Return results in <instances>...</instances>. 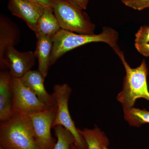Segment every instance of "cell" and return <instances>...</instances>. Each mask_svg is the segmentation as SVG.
<instances>
[{
    "label": "cell",
    "mask_w": 149,
    "mask_h": 149,
    "mask_svg": "<svg viewBox=\"0 0 149 149\" xmlns=\"http://www.w3.org/2000/svg\"><path fill=\"white\" fill-rule=\"evenodd\" d=\"M118 32L109 27L103 28L99 34H82L61 29L52 38L53 47L50 66L67 52L86 44L103 42L109 45L118 55L122 52L117 44Z\"/></svg>",
    "instance_id": "1"
},
{
    "label": "cell",
    "mask_w": 149,
    "mask_h": 149,
    "mask_svg": "<svg viewBox=\"0 0 149 149\" xmlns=\"http://www.w3.org/2000/svg\"><path fill=\"white\" fill-rule=\"evenodd\" d=\"M0 146L5 149H41L28 115L14 113L9 120L1 123Z\"/></svg>",
    "instance_id": "2"
},
{
    "label": "cell",
    "mask_w": 149,
    "mask_h": 149,
    "mask_svg": "<svg viewBox=\"0 0 149 149\" xmlns=\"http://www.w3.org/2000/svg\"><path fill=\"white\" fill-rule=\"evenodd\" d=\"M125 69L122 91L117 96V100L122 105L123 111L134 107L138 99L143 98L149 102V91L147 83L148 69L145 60L136 68H132L126 61L122 52L118 56Z\"/></svg>",
    "instance_id": "3"
},
{
    "label": "cell",
    "mask_w": 149,
    "mask_h": 149,
    "mask_svg": "<svg viewBox=\"0 0 149 149\" xmlns=\"http://www.w3.org/2000/svg\"><path fill=\"white\" fill-rule=\"evenodd\" d=\"M52 1L54 14L61 29L78 34H95V25L84 10L69 0Z\"/></svg>",
    "instance_id": "4"
},
{
    "label": "cell",
    "mask_w": 149,
    "mask_h": 149,
    "mask_svg": "<svg viewBox=\"0 0 149 149\" xmlns=\"http://www.w3.org/2000/svg\"><path fill=\"white\" fill-rule=\"evenodd\" d=\"M71 88L68 84H57L53 88L52 95L56 106V112L53 128L56 125L63 126L73 135L75 144L79 149H86L85 141L79 133L71 118L68 108V101L71 93Z\"/></svg>",
    "instance_id": "5"
},
{
    "label": "cell",
    "mask_w": 149,
    "mask_h": 149,
    "mask_svg": "<svg viewBox=\"0 0 149 149\" xmlns=\"http://www.w3.org/2000/svg\"><path fill=\"white\" fill-rule=\"evenodd\" d=\"M11 88L13 94V109L14 113L29 115L42 111L49 107L23 85L20 79L12 77Z\"/></svg>",
    "instance_id": "6"
},
{
    "label": "cell",
    "mask_w": 149,
    "mask_h": 149,
    "mask_svg": "<svg viewBox=\"0 0 149 149\" xmlns=\"http://www.w3.org/2000/svg\"><path fill=\"white\" fill-rule=\"evenodd\" d=\"M56 106L28 115L32 122L35 139L41 149H54L56 143L51 129L56 112Z\"/></svg>",
    "instance_id": "7"
},
{
    "label": "cell",
    "mask_w": 149,
    "mask_h": 149,
    "mask_svg": "<svg viewBox=\"0 0 149 149\" xmlns=\"http://www.w3.org/2000/svg\"><path fill=\"white\" fill-rule=\"evenodd\" d=\"M36 59L35 53L31 51L20 52L17 50L14 47H10L0 61L1 69H8L12 77L20 79L31 70Z\"/></svg>",
    "instance_id": "8"
},
{
    "label": "cell",
    "mask_w": 149,
    "mask_h": 149,
    "mask_svg": "<svg viewBox=\"0 0 149 149\" xmlns=\"http://www.w3.org/2000/svg\"><path fill=\"white\" fill-rule=\"evenodd\" d=\"M8 7L11 13L23 19L33 31L45 9L42 6L25 0H9Z\"/></svg>",
    "instance_id": "9"
},
{
    "label": "cell",
    "mask_w": 149,
    "mask_h": 149,
    "mask_svg": "<svg viewBox=\"0 0 149 149\" xmlns=\"http://www.w3.org/2000/svg\"><path fill=\"white\" fill-rule=\"evenodd\" d=\"M38 70H30L20 78L23 85L29 88L43 103L48 107L55 105V102L52 94L47 92L45 84V78Z\"/></svg>",
    "instance_id": "10"
},
{
    "label": "cell",
    "mask_w": 149,
    "mask_h": 149,
    "mask_svg": "<svg viewBox=\"0 0 149 149\" xmlns=\"http://www.w3.org/2000/svg\"><path fill=\"white\" fill-rule=\"evenodd\" d=\"M12 76L7 70L0 72V121L9 120L13 116V94L11 88Z\"/></svg>",
    "instance_id": "11"
},
{
    "label": "cell",
    "mask_w": 149,
    "mask_h": 149,
    "mask_svg": "<svg viewBox=\"0 0 149 149\" xmlns=\"http://www.w3.org/2000/svg\"><path fill=\"white\" fill-rule=\"evenodd\" d=\"M19 32L14 22L4 15L0 17V61L10 47H14L19 42Z\"/></svg>",
    "instance_id": "12"
},
{
    "label": "cell",
    "mask_w": 149,
    "mask_h": 149,
    "mask_svg": "<svg viewBox=\"0 0 149 149\" xmlns=\"http://www.w3.org/2000/svg\"><path fill=\"white\" fill-rule=\"evenodd\" d=\"M61 29L52 9H45L37 21L34 32L37 38L49 36L53 38Z\"/></svg>",
    "instance_id": "13"
},
{
    "label": "cell",
    "mask_w": 149,
    "mask_h": 149,
    "mask_svg": "<svg viewBox=\"0 0 149 149\" xmlns=\"http://www.w3.org/2000/svg\"><path fill=\"white\" fill-rule=\"evenodd\" d=\"M35 53L38 62V70L45 77L50 67L53 47L52 38L49 36L37 38Z\"/></svg>",
    "instance_id": "14"
},
{
    "label": "cell",
    "mask_w": 149,
    "mask_h": 149,
    "mask_svg": "<svg viewBox=\"0 0 149 149\" xmlns=\"http://www.w3.org/2000/svg\"><path fill=\"white\" fill-rule=\"evenodd\" d=\"M86 145V149H103L108 147L109 141L105 133L97 127L92 129H79Z\"/></svg>",
    "instance_id": "15"
},
{
    "label": "cell",
    "mask_w": 149,
    "mask_h": 149,
    "mask_svg": "<svg viewBox=\"0 0 149 149\" xmlns=\"http://www.w3.org/2000/svg\"><path fill=\"white\" fill-rule=\"evenodd\" d=\"M124 118L131 126L139 127L149 123V111L133 107L124 111Z\"/></svg>",
    "instance_id": "16"
},
{
    "label": "cell",
    "mask_w": 149,
    "mask_h": 149,
    "mask_svg": "<svg viewBox=\"0 0 149 149\" xmlns=\"http://www.w3.org/2000/svg\"><path fill=\"white\" fill-rule=\"evenodd\" d=\"M53 128L57 138L54 149H72L75 140L71 133L61 125H56Z\"/></svg>",
    "instance_id": "17"
},
{
    "label": "cell",
    "mask_w": 149,
    "mask_h": 149,
    "mask_svg": "<svg viewBox=\"0 0 149 149\" xmlns=\"http://www.w3.org/2000/svg\"><path fill=\"white\" fill-rule=\"evenodd\" d=\"M135 44L149 43V25L141 26L135 35Z\"/></svg>",
    "instance_id": "18"
},
{
    "label": "cell",
    "mask_w": 149,
    "mask_h": 149,
    "mask_svg": "<svg viewBox=\"0 0 149 149\" xmlns=\"http://www.w3.org/2000/svg\"><path fill=\"white\" fill-rule=\"evenodd\" d=\"M125 5L135 10H142L149 8V0H131Z\"/></svg>",
    "instance_id": "19"
},
{
    "label": "cell",
    "mask_w": 149,
    "mask_h": 149,
    "mask_svg": "<svg viewBox=\"0 0 149 149\" xmlns=\"http://www.w3.org/2000/svg\"><path fill=\"white\" fill-rule=\"evenodd\" d=\"M135 46L136 50L141 54L149 57V43L142 45L135 44Z\"/></svg>",
    "instance_id": "20"
},
{
    "label": "cell",
    "mask_w": 149,
    "mask_h": 149,
    "mask_svg": "<svg viewBox=\"0 0 149 149\" xmlns=\"http://www.w3.org/2000/svg\"><path fill=\"white\" fill-rule=\"evenodd\" d=\"M25 1L37 4L42 6L45 9H52V0H25Z\"/></svg>",
    "instance_id": "21"
},
{
    "label": "cell",
    "mask_w": 149,
    "mask_h": 149,
    "mask_svg": "<svg viewBox=\"0 0 149 149\" xmlns=\"http://www.w3.org/2000/svg\"><path fill=\"white\" fill-rule=\"evenodd\" d=\"M83 10L87 8L89 0H70Z\"/></svg>",
    "instance_id": "22"
},
{
    "label": "cell",
    "mask_w": 149,
    "mask_h": 149,
    "mask_svg": "<svg viewBox=\"0 0 149 149\" xmlns=\"http://www.w3.org/2000/svg\"><path fill=\"white\" fill-rule=\"evenodd\" d=\"M124 5L126 4L127 3L129 2L131 0H120Z\"/></svg>",
    "instance_id": "23"
},
{
    "label": "cell",
    "mask_w": 149,
    "mask_h": 149,
    "mask_svg": "<svg viewBox=\"0 0 149 149\" xmlns=\"http://www.w3.org/2000/svg\"><path fill=\"white\" fill-rule=\"evenodd\" d=\"M71 148H72V149H79L78 148L74 145V144L72 145Z\"/></svg>",
    "instance_id": "24"
},
{
    "label": "cell",
    "mask_w": 149,
    "mask_h": 149,
    "mask_svg": "<svg viewBox=\"0 0 149 149\" xmlns=\"http://www.w3.org/2000/svg\"><path fill=\"white\" fill-rule=\"evenodd\" d=\"M103 149H109L108 148V147H104Z\"/></svg>",
    "instance_id": "25"
},
{
    "label": "cell",
    "mask_w": 149,
    "mask_h": 149,
    "mask_svg": "<svg viewBox=\"0 0 149 149\" xmlns=\"http://www.w3.org/2000/svg\"><path fill=\"white\" fill-rule=\"evenodd\" d=\"M0 149H5L4 148H3V147L0 146Z\"/></svg>",
    "instance_id": "26"
},
{
    "label": "cell",
    "mask_w": 149,
    "mask_h": 149,
    "mask_svg": "<svg viewBox=\"0 0 149 149\" xmlns=\"http://www.w3.org/2000/svg\"><path fill=\"white\" fill-rule=\"evenodd\" d=\"M69 1H70V0H69Z\"/></svg>",
    "instance_id": "27"
}]
</instances>
